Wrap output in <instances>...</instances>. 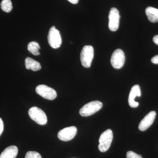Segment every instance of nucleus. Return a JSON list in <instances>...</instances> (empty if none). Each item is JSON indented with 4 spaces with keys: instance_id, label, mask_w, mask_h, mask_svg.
<instances>
[{
    "instance_id": "1",
    "label": "nucleus",
    "mask_w": 158,
    "mask_h": 158,
    "mask_svg": "<svg viewBox=\"0 0 158 158\" xmlns=\"http://www.w3.org/2000/svg\"><path fill=\"white\" fill-rule=\"evenodd\" d=\"M102 106V102L98 101L90 102L80 109L79 113L82 116H91L100 110Z\"/></svg>"
},
{
    "instance_id": "2",
    "label": "nucleus",
    "mask_w": 158,
    "mask_h": 158,
    "mask_svg": "<svg viewBox=\"0 0 158 158\" xmlns=\"http://www.w3.org/2000/svg\"><path fill=\"white\" fill-rule=\"evenodd\" d=\"M113 139L112 130L108 129L103 132L99 139L98 148L101 152H106L110 148Z\"/></svg>"
},
{
    "instance_id": "3",
    "label": "nucleus",
    "mask_w": 158,
    "mask_h": 158,
    "mask_svg": "<svg viewBox=\"0 0 158 158\" xmlns=\"http://www.w3.org/2000/svg\"><path fill=\"white\" fill-rule=\"evenodd\" d=\"M28 114L30 118L37 124L44 125L47 123V117L45 113L37 107H33L29 110Z\"/></svg>"
},
{
    "instance_id": "4",
    "label": "nucleus",
    "mask_w": 158,
    "mask_h": 158,
    "mask_svg": "<svg viewBox=\"0 0 158 158\" xmlns=\"http://www.w3.org/2000/svg\"><path fill=\"white\" fill-rule=\"evenodd\" d=\"M94 56V50L93 47L90 45H85L81 52V61L82 65L85 68L90 67Z\"/></svg>"
},
{
    "instance_id": "5",
    "label": "nucleus",
    "mask_w": 158,
    "mask_h": 158,
    "mask_svg": "<svg viewBox=\"0 0 158 158\" xmlns=\"http://www.w3.org/2000/svg\"><path fill=\"white\" fill-rule=\"evenodd\" d=\"M48 42L51 47L54 49L59 48L62 44V38L59 31L55 26L52 27L49 31Z\"/></svg>"
},
{
    "instance_id": "6",
    "label": "nucleus",
    "mask_w": 158,
    "mask_h": 158,
    "mask_svg": "<svg viewBox=\"0 0 158 158\" xmlns=\"http://www.w3.org/2000/svg\"><path fill=\"white\" fill-rule=\"evenodd\" d=\"M36 91L43 98L49 100H53L57 97L56 91L45 85H38L36 88Z\"/></svg>"
},
{
    "instance_id": "7",
    "label": "nucleus",
    "mask_w": 158,
    "mask_h": 158,
    "mask_svg": "<svg viewBox=\"0 0 158 158\" xmlns=\"http://www.w3.org/2000/svg\"><path fill=\"white\" fill-rule=\"evenodd\" d=\"M125 56L123 51L118 49L113 52L111 58V63L112 66L116 69L121 68L124 65Z\"/></svg>"
},
{
    "instance_id": "8",
    "label": "nucleus",
    "mask_w": 158,
    "mask_h": 158,
    "mask_svg": "<svg viewBox=\"0 0 158 158\" xmlns=\"http://www.w3.org/2000/svg\"><path fill=\"white\" fill-rule=\"evenodd\" d=\"M120 18L118 9L115 8H112L109 15V27L110 31H116L118 30Z\"/></svg>"
},
{
    "instance_id": "9",
    "label": "nucleus",
    "mask_w": 158,
    "mask_h": 158,
    "mask_svg": "<svg viewBox=\"0 0 158 158\" xmlns=\"http://www.w3.org/2000/svg\"><path fill=\"white\" fill-rule=\"evenodd\" d=\"M77 129L75 126L69 127L61 130L58 134L59 139L62 141H70L74 138L76 135Z\"/></svg>"
},
{
    "instance_id": "10",
    "label": "nucleus",
    "mask_w": 158,
    "mask_h": 158,
    "mask_svg": "<svg viewBox=\"0 0 158 158\" xmlns=\"http://www.w3.org/2000/svg\"><path fill=\"white\" fill-rule=\"evenodd\" d=\"M156 116V113L155 111H151L148 113L139 123V130L143 131L148 129L153 123Z\"/></svg>"
},
{
    "instance_id": "11",
    "label": "nucleus",
    "mask_w": 158,
    "mask_h": 158,
    "mask_svg": "<svg viewBox=\"0 0 158 158\" xmlns=\"http://www.w3.org/2000/svg\"><path fill=\"white\" fill-rule=\"evenodd\" d=\"M141 96V89L139 85H134L131 89L128 98L129 105L131 107L136 108L138 107L139 103L135 101L136 97Z\"/></svg>"
},
{
    "instance_id": "12",
    "label": "nucleus",
    "mask_w": 158,
    "mask_h": 158,
    "mask_svg": "<svg viewBox=\"0 0 158 158\" xmlns=\"http://www.w3.org/2000/svg\"><path fill=\"white\" fill-rule=\"evenodd\" d=\"M18 153V148L12 145L7 148L0 155V158H15Z\"/></svg>"
},
{
    "instance_id": "13",
    "label": "nucleus",
    "mask_w": 158,
    "mask_h": 158,
    "mask_svg": "<svg viewBox=\"0 0 158 158\" xmlns=\"http://www.w3.org/2000/svg\"><path fill=\"white\" fill-rule=\"evenodd\" d=\"M148 19L152 23L158 22V9L152 7H148L145 9Z\"/></svg>"
},
{
    "instance_id": "14",
    "label": "nucleus",
    "mask_w": 158,
    "mask_h": 158,
    "mask_svg": "<svg viewBox=\"0 0 158 158\" xmlns=\"http://www.w3.org/2000/svg\"><path fill=\"white\" fill-rule=\"evenodd\" d=\"M25 62L27 69H31L34 71H37L41 69V66L40 63L30 57L26 58Z\"/></svg>"
},
{
    "instance_id": "15",
    "label": "nucleus",
    "mask_w": 158,
    "mask_h": 158,
    "mask_svg": "<svg viewBox=\"0 0 158 158\" xmlns=\"http://www.w3.org/2000/svg\"><path fill=\"white\" fill-rule=\"evenodd\" d=\"M28 50L34 56H39L40 53L39 49H40L39 44L36 41H32L27 46Z\"/></svg>"
},
{
    "instance_id": "16",
    "label": "nucleus",
    "mask_w": 158,
    "mask_h": 158,
    "mask_svg": "<svg viewBox=\"0 0 158 158\" xmlns=\"http://www.w3.org/2000/svg\"><path fill=\"white\" fill-rule=\"evenodd\" d=\"M1 9L3 11L9 13L12 10V5L11 0H2L1 4Z\"/></svg>"
},
{
    "instance_id": "17",
    "label": "nucleus",
    "mask_w": 158,
    "mask_h": 158,
    "mask_svg": "<svg viewBox=\"0 0 158 158\" xmlns=\"http://www.w3.org/2000/svg\"><path fill=\"white\" fill-rule=\"evenodd\" d=\"M25 158H42L39 153L35 151H29L26 154Z\"/></svg>"
},
{
    "instance_id": "18",
    "label": "nucleus",
    "mask_w": 158,
    "mask_h": 158,
    "mask_svg": "<svg viewBox=\"0 0 158 158\" xmlns=\"http://www.w3.org/2000/svg\"><path fill=\"white\" fill-rule=\"evenodd\" d=\"M126 157L127 158H143L141 155H139L131 151L128 152Z\"/></svg>"
},
{
    "instance_id": "19",
    "label": "nucleus",
    "mask_w": 158,
    "mask_h": 158,
    "mask_svg": "<svg viewBox=\"0 0 158 158\" xmlns=\"http://www.w3.org/2000/svg\"><path fill=\"white\" fill-rule=\"evenodd\" d=\"M3 131H4V123L2 119L0 118V136L2 134Z\"/></svg>"
},
{
    "instance_id": "20",
    "label": "nucleus",
    "mask_w": 158,
    "mask_h": 158,
    "mask_svg": "<svg viewBox=\"0 0 158 158\" xmlns=\"http://www.w3.org/2000/svg\"><path fill=\"white\" fill-rule=\"evenodd\" d=\"M151 62L154 64H158V55L154 56L152 59H151Z\"/></svg>"
},
{
    "instance_id": "21",
    "label": "nucleus",
    "mask_w": 158,
    "mask_h": 158,
    "mask_svg": "<svg viewBox=\"0 0 158 158\" xmlns=\"http://www.w3.org/2000/svg\"><path fill=\"white\" fill-rule=\"evenodd\" d=\"M153 42L158 45V35H156L153 38Z\"/></svg>"
},
{
    "instance_id": "22",
    "label": "nucleus",
    "mask_w": 158,
    "mask_h": 158,
    "mask_svg": "<svg viewBox=\"0 0 158 158\" xmlns=\"http://www.w3.org/2000/svg\"><path fill=\"white\" fill-rule=\"evenodd\" d=\"M68 1L73 4H76L79 2V0H68Z\"/></svg>"
}]
</instances>
